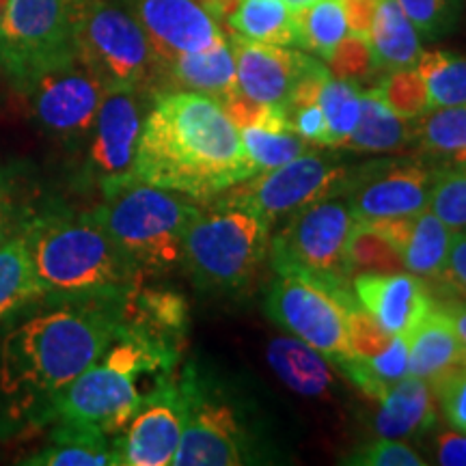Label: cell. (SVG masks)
<instances>
[{
	"mask_svg": "<svg viewBox=\"0 0 466 466\" xmlns=\"http://www.w3.org/2000/svg\"><path fill=\"white\" fill-rule=\"evenodd\" d=\"M255 173L240 132L217 97L184 89L151 96L134 179L206 201Z\"/></svg>",
	"mask_w": 466,
	"mask_h": 466,
	"instance_id": "obj_2",
	"label": "cell"
},
{
	"mask_svg": "<svg viewBox=\"0 0 466 466\" xmlns=\"http://www.w3.org/2000/svg\"><path fill=\"white\" fill-rule=\"evenodd\" d=\"M346 173L348 168L333 156L307 151L281 167L255 173L233 186L223 199L250 209L272 229L279 220L291 217L307 203L339 192Z\"/></svg>",
	"mask_w": 466,
	"mask_h": 466,
	"instance_id": "obj_13",
	"label": "cell"
},
{
	"mask_svg": "<svg viewBox=\"0 0 466 466\" xmlns=\"http://www.w3.org/2000/svg\"><path fill=\"white\" fill-rule=\"evenodd\" d=\"M48 441L20 460L26 466H115V436L102 428L55 421Z\"/></svg>",
	"mask_w": 466,
	"mask_h": 466,
	"instance_id": "obj_22",
	"label": "cell"
},
{
	"mask_svg": "<svg viewBox=\"0 0 466 466\" xmlns=\"http://www.w3.org/2000/svg\"><path fill=\"white\" fill-rule=\"evenodd\" d=\"M127 296H44L0 324V439L50 428L58 395L102 357Z\"/></svg>",
	"mask_w": 466,
	"mask_h": 466,
	"instance_id": "obj_1",
	"label": "cell"
},
{
	"mask_svg": "<svg viewBox=\"0 0 466 466\" xmlns=\"http://www.w3.org/2000/svg\"><path fill=\"white\" fill-rule=\"evenodd\" d=\"M436 462L445 466H466V436L442 432L436 441Z\"/></svg>",
	"mask_w": 466,
	"mask_h": 466,
	"instance_id": "obj_49",
	"label": "cell"
},
{
	"mask_svg": "<svg viewBox=\"0 0 466 466\" xmlns=\"http://www.w3.org/2000/svg\"><path fill=\"white\" fill-rule=\"evenodd\" d=\"M220 106H223L225 115L229 116V121L238 127V132L242 127L255 126L268 113L270 104H259L255 100H250L248 96H244L240 89H233L231 93H227L225 97H220Z\"/></svg>",
	"mask_w": 466,
	"mask_h": 466,
	"instance_id": "obj_47",
	"label": "cell"
},
{
	"mask_svg": "<svg viewBox=\"0 0 466 466\" xmlns=\"http://www.w3.org/2000/svg\"><path fill=\"white\" fill-rule=\"evenodd\" d=\"M22 233L46 296H127L143 283L91 209L44 195Z\"/></svg>",
	"mask_w": 466,
	"mask_h": 466,
	"instance_id": "obj_3",
	"label": "cell"
},
{
	"mask_svg": "<svg viewBox=\"0 0 466 466\" xmlns=\"http://www.w3.org/2000/svg\"><path fill=\"white\" fill-rule=\"evenodd\" d=\"M162 89L206 93L217 100L238 89L236 56H233L231 44L225 39L209 50L179 55L162 63L158 67L156 91Z\"/></svg>",
	"mask_w": 466,
	"mask_h": 466,
	"instance_id": "obj_21",
	"label": "cell"
},
{
	"mask_svg": "<svg viewBox=\"0 0 466 466\" xmlns=\"http://www.w3.org/2000/svg\"><path fill=\"white\" fill-rule=\"evenodd\" d=\"M412 143V126L393 113L376 89L360 93V116L341 147L365 154H387Z\"/></svg>",
	"mask_w": 466,
	"mask_h": 466,
	"instance_id": "obj_27",
	"label": "cell"
},
{
	"mask_svg": "<svg viewBox=\"0 0 466 466\" xmlns=\"http://www.w3.org/2000/svg\"><path fill=\"white\" fill-rule=\"evenodd\" d=\"M412 126V143L423 154L447 160L450 165H466V104L430 108L417 116Z\"/></svg>",
	"mask_w": 466,
	"mask_h": 466,
	"instance_id": "obj_30",
	"label": "cell"
},
{
	"mask_svg": "<svg viewBox=\"0 0 466 466\" xmlns=\"http://www.w3.org/2000/svg\"><path fill=\"white\" fill-rule=\"evenodd\" d=\"M283 3L288 5L289 9H302V7H307V5L318 3V0H283Z\"/></svg>",
	"mask_w": 466,
	"mask_h": 466,
	"instance_id": "obj_51",
	"label": "cell"
},
{
	"mask_svg": "<svg viewBox=\"0 0 466 466\" xmlns=\"http://www.w3.org/2000/svg\"><path fill=\"white\" fill-rule=\"evenodd\" d=\"M145 97L149 96L141 91H106L96 124L74 149L78 154L76 186L85 190L96 188L102 195L134 179L138 141L149 108L145 106Z\"/></svg>",
	"mask_w": 466,
	"mask_h": 466,
	"instance_id": "obj_10",
	"label": "cell"
},
{
	"mask_svg": "<svg viewBox=\"0 0 466 466\" xmlns=\"http://www.w3.org/2000/svg\"><path fill=\"white\" fill-rule=\"evenodd\" d=\"M441 168L412 158L376 160L346 173L339 195L354 220L415 217L430 206Z\"/></svg>",
	"mask_w": 466,
	"mask_h": 466,
	"instance_id": "obj_15",
	"label": "cell"
},
{
	"mask_svg": "<svg viewBox=\"0 0 466 466\" xmlns=\"http://www.w3.org/2000/svg\"><path fill=\"white\" fill-rule=\"evenodd\" d=\"M419 33L436 37L450 31L453 22V0H398Z\"/></svg>",
	"mask_w": 466,
	"mask_h": 466,
	"instance_id": "obj_43",
	"label": "cell"
},
{
	"mask_svg": "<svg viewBox=\"0 0 466 466\" xmlns=\"http://www.w3.org/2000/svg\"><path fill=\"white\" fill-rule=\"evenodd\" d=\"M143 279L182 266L186 231L199 206L190 197L130 179L102 192L91 209Z\"/></svg>",
	"mask_w": 466,
	"mask_h": 466,
	"instance_id": "obj_5",
	"label": "cell"
},
{
	"mask_svg": "<svg viewBox=\"0 0 466 466\" xmlns=\"http://www.w3.org/2000/svg\"><path fill=\"white\" fill-rule=\"evenodd\" d=\"M229 44L236 56L238 89L250 100L270 106H285L300 76L316 63V58L288 46L248 42L238 35Z\"/></svg>",
	"mask_w": 466,
	"mask_h": 466,
	"instance_id": "obj_18",
	"label": "cell"
},
{
	"mask_svg": "<svg viewBox=\"0 0 466 466\" xmlns=\"http://www.w3.org/2000/svg\"><path fill=\"white\" fill-rule=\"evenodd\" d=\"M453 231L436 217L430 208L412 217V229L406 247L401 248L406 272L425 281H434L441 277L450 253Z\"/></svg>",
	"mask_w": 466,
	"mask_h": 466,
	"instance_id": "obj_31",
	"label": "cell"
},
{
	"mask_svg": "<svg viewBox=\"0 0 466 466\" xmlns=\"http://www.w3.org/2000/svg\"><path fill=\"white\" fill-rule=\"evenodd\" d=\"M352 289H333L309 283L300 277L277 275L266 291V313L277 326L288 330L324 359H352L346 333V311L357 305Z\"/></svg>",
	"mask_w": 466,
	"mask_h": 466,
	"instance_id": "obj_11",
	"label": "cell"
},
{
	"mask_svg": "<svg viewBox=\"0 0 466 466\" xmlns=\"http://www.w3.org/2000/svg\"><path fill=\"white\" fill-rule=\"evenodd\" d=\"M227 25L233 35L248 42L296 46L294 9L283 0H242Z\"/></svg>",
	"mask_w": 466,
	"mask_h": 466,
	"instance_id": "obj_32",
	"label": "cell"
},
{
	"mask_svg": "<svg viewBox=\"0 0 466 466\" xmlns=\"http://www.w3.org/2000/svg\"><path fill=\"white\" fill-rule=\"evenodd\" d=\"M436 393L423 378L404 376L380 400V410L374 419V432L380 439L404 441L423 434L436 421Z\"/></svg>",
	"mask_w": 466,
	"mask_h": 466,
	"instance_id": "obj_23",
	"label": "cell"
},
{
	"mask_svg": "<svg viewBox=\"0 0 466 466\" xmlns=\"http://www.w3.org/2000/svg\"><path fill=\"white\" fill-rule=\"evenodd\" d=\"M141 22L158 67L179 55H192L225 42L218 20L201 0H127Z\"/></svg>",
	"mask_w": 466,
	"mask_h": 466,
	"instance_id": "obj_17",
	"label": "cell"
},
{
	"mask_svg": "<svg viewBox=\"0 0 466 466\" xmlns=\"http://www.w3.org/2000/svg\"><path fill=\"white\" fill-rule=\"evenodd\" d=\"M326 69L330 76L350 83H360L376 72L374 52H371L370 39L365 35L350 33L324 56Z\"/></svg>",
	"mask_w": 466,
	"mask_h": 466,
	"instance_id": "obj_40",
	"label": "cell"
},
{
	"mask_svg": "<svg viewBox=\"0 0 466 466\" xmlns=\"http://www.w3.org/2000/svg\"><path fill=\"white\" fill-rule=\"evenodd\" d=\"M177 363L179 350L121 322L102 357L58 395L52 423L96 425L110 436L119 434L143 400L138 391L141 378L175 374Z\"/></svg>",
	"mask_w": 466,
	"mask_h": 466,
	"instance_id": "obj_4",
	"label": "cell"
},
{
	"mask_svg": "<svg viewBox=\"0 0 466 466\" xmlns=\"http://www.w3.org/2000/svg\"><path fill=\"white\" fill-rule=\"evenodd\" d=\"M184 432V398L177 371L156 380L143 393L138 410L115 434L116 464L121 466H168L173 464Z\"/></svg>",
	"mask_w": 466,
	"mask_h": 466,
	"instance_id": "obj_16",
	"label": "cell"
},
{
	"mask_svg": "<svg viewBox=\"0 0 466 466\" xmlns=\"http://www.w3.org/2000/svg\"><path fill=\"white\" fill-rule=\"evenodd\" d=\"M184 398V432L175 466H238L247 462V434L236 408L188 365L177 376Z\"/></svg>",
	"mask_w": 466,
	"mask_h": 466,
	"instance_id": "obj_12",
	"label": "cell"
},
{
	"mask_svg": "<svg viewBox=\"0 0 466 466\" xmlns=\"http://www.w3.org/2000/svg\"><path fill=\"white\" fill-rule=\"evenodd\" d=\"M442 309H445L447 316H450L460 346H462L466 352V300H450L447 305H442Z\"/></svg>",
	"mask_w": 466,
	"mask_h": 466,
	"instance_id": "obj_50",
	"label": "cell"
},
{
	"mask_svg": "<svg viewBox=\"0 0 466 466\" xmlns=\"http://www.w3.org/2000/svg\"><path fill=\"white\" fill-rule=\"evenodd\" d=\"M428 208L451 231H466V165L441 168Z\"/></svg>",
	"mask_w": 466,
	"mask_h": 466,
	"instance_id": "obj_39",
	"label": "cell"
},
{
	"mask_svg": "<svg viewBox=\"0 0 466 466\" xmlns=\"http://www.w3.org/2000/svg\"><path fill=\"white\" fill-rule=\"evenodd\" d=\"M318 104L333 138V147H341L354 132L360 116V91L357 83L329 76L319 91Z\"/></svg>",
	"mask_w": 466,
	"mask_h": 466,
	"instance_id": "obj_37",
	"label": "cell"
},
{
	"mask_svg": "<svg viewBox=\"0 0 466 466\" xmlns=\"http://www.w3.org/2000/svg\"><path fill=\"white\" fill-rule=\"evenodd\" d=\"M415 67L428 89L430 108L466 104V56L428 50L419 55Z\"/></svg>",
	"mask_w": 466,
	"mask_h": 466,
	"instance_id": "obj_35",
	"label": "cell"
},
{
	"mask_svg": "<svg viewBox=\"0 0 466 466\" xmlns=\"http://www.w3.org/2000/svg\"><path fill=\"white\" fill-rule=\"evenodd\" d=\"M439 281L445 283V288L460 300H466V231H453Z\"/></svg>",
	"mask_w": 466,
	"mask_h": 466,
	"instance_id": "obj_46",
	"label": "cell"
},
{
	"mask_svg": "<svg viewBox=\"0 0 466 466\" xmlns=\"http://www.w3.org/2000/svg\"><path fill=\"white\" fill-rule=\"evenodd\" d=\"M378 69L415 67L421 55V39L417 26L404 14L398 0H380L374 25L367 35Z\"/></svg>",
	"mask_w": 466,
	"mask_h": 466,
	"instance_id": "obj_25",
	"label": "cell"
},
{
	"mask_svg": "<svg viewBox=\"0 0 466 466\" xmlns=\"http://www.w3.org/2000/svg\"><path fill=\"white\" fill-rule=\"evenodd\" d=\"M346 266L350 279L357 275H398L406 272L404 258L374 225L354 220L346 242Z\"/></svg>",
	"mask_w": 466,
	"mask_h": 466,
	"instance_id": "obj_34",
	"label": "cell"
},
{
	"mask_svg": "<svg viewBox=\"0 0 466 466\" xmlns=\"http://www.w3.org/2000/svg\"><path fill=\"white\" fill-rule=\"evenodd\" d=\"M270 248V225L250 209L218 199L199 208L184 240L182 266L203 291L247 288Z\"/></svg>",
	"mask_w": 466,
	"mask_h": 466,
	"instance_id": "obj_6",
	"label": "cell"
},
{
	"mask_svg": "<svg viewBox=\"0 0 466 466\" xmlns=\"http://www.w3.org/2000/svg\"><path fill=\"white\" fill-rule=\"evenodd\" d=\"M268 365L272 367L279 380L294 393L305 398H319L329 393L333 376L329 365L318 350L299 337H277L266 348Z\"/></svg>",
	"mask_w": 466,
	"mask_h": 466,
	"instance_id": "obj_24",
	"label": "cell"
},
{
	"mask_svg": "<svg viewBox=\"0 0 466 466\" xmlns=\"http://www.w3.org/2000/svg\"><path fill=\"white\" fill-rule=\"evenodd\" d=\"M374 89L382 102L401 119L412 121L430 110L428 89L417 67L391 69Z\"/></svg>",
	"mask_w": 466,
	"mask_h": 466,
	"instance_id": "obj_38",
	"label": "cell"
},
{
	"mask_svg": "<svg viewBox=\"0 0 466 466\" xmlns=\"http://www.w3.org/2000/svg\"><path fill=\"white\" fill-rule=\"evenodd\" d=\"M288 121L296 132L311 145H322V147H333L329 126H326L324 113L319 104H305V106L285 108Z\"/></svg>",
	"mask_w": 466,
	"mask_h": 466,
	"instance_id": "obj_45",
	"label": "cell"
},
{
	"mask_svg": "<svg viewBox=\"0 0 466 466\" xmlns=\"http://www.w3.org/2000/svg\"><path fill=\"white\" fill-rule=\"evenodd\" d=\"M354 225L346 197L335 195L307 203L285 218L270 240V261L277 275L300 277L333 289H352L346 266L348 233Z\"/></svg>",
	"mask_w": 466,
	"mask_h": 466,
	"instance_id": "obj_8",
	"label": "cell"
},
{
	"mask_svg": "<svg viewBox=\"0 0 466 466\" xmlns=\"http://www.w3.org/2000/svg\"><path fill=\"white\" fill-rule=\"evenodd\" d=\"M20 96L35 127L74 151L96 124L106 86L76 58L39 76Z\"/></svg>",
	"mask_w": 466,
	"mask_h": 466,
	"instance_id": "obj_14",
	"label": "cell"
},
{
	"mask_svg": "<svg viewBox=\"0 0 466 466\" xmlns=\"http://www.w3.org/2000/svg\"><path fill=\"white\" fill-rule=\"evenodd\" d=\"M44 296L20 229L0 247V324Z\"/></svg>",
	"mask_w": 466,
	"mask_h": 466,
	"instance_id": "obj_29",
	"label": "cell"
},
{
	"mask_svg": "<svg viewBox=\"0 0 466 466\" xmlns=\"http://www.w3.org/2000/svg\"><path fill=\"white\" fill-rule=\"evenodd\" d=\"M357 300L395 337H410L434 307L421 279L410 272L398 275H357L352 279Z\"/></svg>",
	"mask_w": 466,
	"mask_h": 466,
	"instance_id": "obj_19",
	"label": "cell"
},
{
	"mask_svg": "<svg viewBox=\"0 0 466 466\" xmlns=\"http://www.w3.org/2000/svg\"><path fill=\"white\" fill-rule=\"evenodd\" d=\"M343 464L352 466H423L425 460L406 442H395L393 439H378L370 445L359 447L346 456Z\"/></svg>",
	"mask_w": 466,
	"mask_h": 466,
	"instance_id": "obj_42",
	"label": "cell"
},
{
	"mask_svg": "<svg viewBox=\"0 0 466 466\" xmlns=\"http://www.w3.org/2000/svg\"><path fill=\"white\" fill-rule=\"evenodd\" d=\"M296 46L324 58L348 35V22L339 0H318L294 9Z\"/></svg>",
	"mask_w": 466,
	"mask_h": 466,
	"instance_id": "obj_36",
	"label": "cell"
},
{
	"mask_svg": "<svg viewBox=\"0 0 466 466\" xmlns=\"http://www.w3.org/2000/svg\"><path fill=\"white\" fill-rule=\"evenodd\" d=\"M74 50L106 91L156 93L158 61L141 22L124 0H76Z\"/></svg>",
	"mask_w": 466,
	"mask_h": 466,
	"instance_id": "obj_7",
	"label": "cell"
},
{
	"mask_svg": "<svg viewBox=\"0 0 466 466\" xmlns=\"http://www.w3.org/2000/svg\"><path fill=\"white\" fill-rule=\"evenodd\" d=\"M240 138L248 158L258 171L277 168L285 162L307 154L309 145L299 132L291 127L285 115V106H270L255 126L242 127Z\"/></svg>",
	"mask_w": 466,
	"mask_h": 466,
	"instance_id": "obj_26",
	"label": "cell"
},
{
	"mask_svg": "<svg viewBox=\"0 0 466 466\" xmlns=\"http://www.w3.org/2000/svg\"><path fill=\"white\" fill-rule=\"evenodd\" d=\"M44 190L33 162L0 160V247L25 227Z\"/></svg>",
	"mask_w": 466,
	"mask_h": 466,
	"instance_id": "obj_28",
	"label": "cell"
},
{
	"mask_svg": "<svg viewBox=\"0 0 466 466\" xmlns=\"http://www.w3.org/2000/svg\"><path fill=\"white\" fill-rule=\"evenodd\" d=\"M466 367V352L460 346L447 311L434 305L408 337V374L423 378L432 389Z\"/></svg>",
	"mask_w": 466,
	"mask_h": 466,
	"instance_id": "obj_20",
	"label": "cell"
},
{
	"mask_svg": "<svg viewBox=\"0 0 466 466\" xmlns=\"http://www.w3.org/2000/svg\"><path fill=\"white\" fill-rule=\"evenodd\" d=\"M434 393L439 395L442 412H445L451 428L466 434V367L447 376L434 389Z\"/></svg>",
	"mask_w": 466,
	"mask_h": 466,
	"instance_id": "obj_44",
	"label": "cell"
},
{
	"mask_svg": "<svg viewBox=\"0 0 466 466\" xmlns=\"http://www.w3.org/2000/svg\"><path fill=\"white\" fill-rule=\"evenodd\" d=\"M346 333L352 354L359 359L378 357L395 339V335L389 333L360 302L346 311Z\"/></svg>",
	"mask_w": 466,
	"mask_h": 466,
	"instance_id": "obj_41",
	"label": "cell"
},
{
	"mask_svg": "<svg viewBox=\"0 0 466 466\" xmlns=\"http://www.w3.org/2000/svg\"><path fill=\"white\" fill-rule=\"evenodd\" d=\"M367 398L380 401L395 382L408 376V337H395L391 346L371 359L352 357L337 363Z\"/></svg>",
	"mask_w": 466,
	"mask_h": 466,
	"instance_id": "obj_33",
	"label": "cell"
},
{
	"mask_svg": "<svg viewBox=\"0 0 466 466\" xmlns=\"http://www.w3.org/2000/svg\"><path fill=\"white\" fill-rule=\"evenodd\" d=\"M343 15H346L348 31L357 35H370L371 25L378 11L380 0H339Z\"/></svg>",
	"mask_w": 466,
	"mask_h": 466,
	"instance_id": "obj_48",
	"label": "cell"
},
{
	"mask_svg": "<svg viewBox=\"0 0 466 466\" xmlns=\"http://www.w3.org/2000/svg\"><path fill=\"white\" fill-rule=\"evenodd\" d=\"M76 0H5L0 11V72L17 93L39 76L76 61Z\"/></svg>",
	"mask_w": 466,
	"mask_h": 466,
	"instance_id": "obj_9",
	"label": "cell"
}]
</instances>
